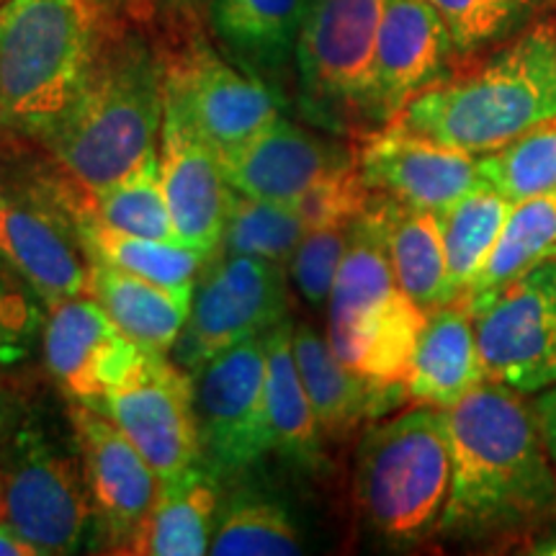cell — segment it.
Returning <instances> with one entry per match:
<instances>
[{
    "label": "cell",
    "instance_id": "obj_16",
    "mask_svg": "<svg viewBox=\"0 0 556 556\" xmlns=\"http://www.w3.org/2000/svg\"><path fill=\"white\" fill-rule=\"evenodd\" d=\"M45 364L70 402L99 409L142 356L96 299L73 296L47 307L41 336Z\"/></svg>",
    "mask_w": 556,
    "mask_h": 556
},
{
    "label": "cell",
    "instance_id": "obj_7",
    "mask_svg": "<svg viewBox=\"0 0 556 556\" xmlns=\"http://www.w3.org/2000/svg\"><path fill=\"white\" fill-rule=\"evenodd\" d=\"M384 0H312L296 41L299 106L317 127L368 131V90Z\"/></svg>",
    "mask_w": 556,
    "mask_h": 556
},
{
    "label": "cell",
    "instance_id": "obj_24",
    "mask_svg": "<svg viewBox=\"0 0 556 556\" xmlns=\"http://www.w3.org/2000/svg\"><path fill=\"white\" fill-rule=\"evenodd\" d=\"M219 479L197 464L176 477L160 479L150 516L137 528L124 554L201 556L208 554L217 528Z\"/></svg>",
    "mask_w": 556,
    "mask_h": 556
},
{
    "label": "cell",
    "instance_id": "obj_6",
    "mask_svg": "<svg viewBox=\"0 0 556 556\" xmlns=\"http://www.w3.org/2000/svg\"><path fill=\"white\" fill-rule=\"evenodd\" d=\"M157 52L165 109L176 111L217 155L242 148L281 116L278 90L222 54L199 21L168 18Z\"/></svg>",
    "mask_w": 556,
    "mask_h": 556
},
{
    "label": "cell",
    "instance_id": "obj_10",
    "mask_svg": "<svg viewBox=\"0 0 556 556\" xmlns=\"http://www.w3.org/2000/svg\"><path fill=\"white\" fill-rule=\"evenodd\" d=\"M263 338L227 348L191 371L201 467L219 482H238L274 454Z\"/></svg>",
    "mask_w": 556,
    "mask_h": 556
},
{
    "label": "cell",
    "instance_id": "obj_30",
    "mask_svg": "<svg viewBox=\"0 0 556 556\" xmlns=\"http://www.w3.org/2000/svg\"><path fill=\"white\" fill-rule=\"evenodd\" d=\"M556 255V189L513 204L495 250L464 299L467 307L490 299L513 278Z\"/></svg>",
    "mask_w": 556,
    "mask_h": 556
},
{
    "label": "cell",
    "instance_id": "obj_25",
    "mask_svg": "<svg viewBox=\"0 0 556 556\" xmlns=\"http://www.w3.org/2000/svg\"><path fill=\"white\" fill-rule=\"evenodd\" d=\"M266 402L274 454L302 475L325 469V438L294 356V323L283 319L266 332Z\"/></svg>",
    "mask_w": 556,
    "mask_h": 556
},
{
    "label": "cell",
    "instance_id": "obj_5",
    "mask_svg": "<svg viewBox=\"0 0 556 556\" xmlns=\"http://www.w3.org/2000/svg\"><path fill=\"white\" fill-rule=\"evenodd\" d=\"M451 495L446 409L417 405L371 422L353 462V503L374 536L413 546L438 533Z\"/></svg>",
    "mask_w": 556,
    "mask_h": 556
},
{
    "label": "cell",
    "instance_id": "obj_37",
    "mask_svg": "<svg viewBox=\"0 0 556 556\" xmlns=\"http://www.w3.org/2000/svg\"><path fill=\"white\" fill-rule=\"evenodd\" d=\"M353 222L356 219H336L309 227L291 255V281L312 309L328 307L340 261L351 240Z\"/></svg>",
    "mask_w": 556,
    "mask_h": 556
},
{
    "label": "cell",
    "instance_id": "obj_12",
    "mask_svg": "<svg viewBox=\"0 0 556 556\" xmlns=\"http://www.w3.org/2000/svg\"><path fill=\"white\" fill-rule=\"evenodd\" d=\"M469 312L486 379L526 397L556 384V255Z\"/></svg>",
    "mask_w": 556,
    "mask_h": 556
},
{
    "label": "cell",
    "instance_id": "obj_11",
    "mask_svg": "<svg viewBox=\"0 0 556 556\" xmlns=\"http://www.w3.org/2000/svg\"><path fill=\"white\" fill-rule=\"evenodd\" d=\"M283 319H289L283 266L217 248L197 278L191 315L170 356L186 371H197L227 348L263 338Z\"/></svg>",
    "mask_w": 556,
    "mask_h": 556
},
{
    "label": "cell",
    "instance_id": "obj_43",
    "mask_svg": "<svg viewBox=\"0 0 556 556\" xmlns=\"http://www.w3.org/2000/svg\"><path fill=\"white\" fill-rule=\"evenodd\" d=\"M528 554L556 556V523L544 528L536 539H531V544H528Z\"/></svg>",
    "mask_w": 556,
    "mask_h": 556
},
{
    "label": "cell",
    "instance_id": "obj_39",
    "mask_svg": "<svg viewBox=\"0 0 556 556\" xmlns=\"http://www.w3.org/2000/svg\"><path fill=\"white\" fill-rule=\"evenodd\" d=\"M533 413H536L541 435H544L548 456L556 467V384L539 392L536 402H533Z\"/></svg>",
    "mask_w": 556,
    "mask_h": 556
},
{
    "label": "cell",
    "instance_id": "obj_14",
    "mask_svg": "<svg viewBox=\"0 0 556 556\" xmlns=\"http://www.w3.org/2000/svg\"><path fill=\"white\" fill-rule=\"evenodd\" d=\"M458 60L454 39L430 0H384L368 90V131L397 116L451 75Z\"/></svg>",
    "mask_w": 556,
    "mask_h": 556
},
{
    "label": "cell",
    "instance_id": "obj_26",
    "mask_svg": "<svg viewBox=\"0 0 556 556\" xmlns=\"http://www.w3.org/2000/svg\"><path fill=\"white\" fill-rule=\"evenodd\" d=\"M73 208L90 263H106V266L122 268L127 274L148 278L157 287L176 291L180 296L193 299L197 278L208 258L204 250L186 248L180 242L137 238V235L119 232V229L103 225L90 212L88 189L80 186L78 180L73 186Z\"/></svg>",
    "mask_w": 556,
    "mask_h": 556
},
{
    "label": "cell",
    "instance_id": "obj_20",
    "mask_svg": "<svg viewBox=\"0 0 556 556\" xmlns=\"http://www.w3.org/2000/svg\"><path fill=\"white\" fill-rule=\"evenodd\" d=\"M312 0H208V26L235 65L283 86Z\"/></svg>",
    "mask_w": 556,
    "mask_h": 556
},
{
    "label": "cell",
    "instance_id": "obj_32",
    "mask_svg": "<svg viewBox=\"0 0 556 556\" xmlns=\"http://www.w3.org/2000/svg\"><path fill=\"white\" fill-rule=\"evenodd\" d=\"M304 552L296 520L278 500L238 490L219 507L208 554L214 556H294Z\"/></svg>",
    "mask_w": 556,
    "mask_h": 556
},
{
    "label": "cell",
    "instance_id": "obj_36",
    "mask_svg": "<svg viewBox=\"0 0 556 556\" xmlns=\"http://www.w3.org/2000/svg\"><path fill=\"white\" fill-rule=\"evenodd\" d=\"M454 39L458 60L531 29L548 0H430Z\"/></svg>",
    "mask_w": 556,
    "mask_h": 556
},
{
    "label": "cell",
    "instance_id": "obj_28",
    "mask_svg": "<svg viewBox=\"0 0 556 556\" xmlns=\"http://www.w3.org/2000/svg\"><path fill=\"white\" fill-rule=\"evenodd\" d=\"M379 201L397 287L426 312L456 302L438 212L405 206L384 197Z\"/></svg>",
    "mask_w": 556,
    "mask_h": 556
},
{
    "label": "cell",
    "instance_id": "obj_44",
    "mask_svg": "<svg viewBox=\"0 0 556 556\" xmlns=\"http://www.w3.org/2000/svg\"><path fill=\"white\" fill-rule=\"evenodd\" d=\"M9 3H11V0H0V11H3Z\"/></svg>",
    "mask_w": 556,
    "mask_h": 556
},
{
    "label": "cell",
    "instance_id": "obj_35",
    "mask_svg": "<svg viewBox=\"0 0 556 556\" xmlns=\"http://www.w3.org/2000/svg\"><path fill=\"white\" fill-rule=\"evenodd\" d=\"M479 178L513 204L556 189V119L479 157Z\"/></svg>",
    "mask_w": 556,
    "mask_h": 556
},
{
    "label": "cell",
    "instance_id": "obj_40",
    "mask_svg": "<svg viewBox=\"0 0 556 556\" xmlns=\"http://www.w3.org/2000/svg\"><path fill=\"white\" fill-rule=\"evenodd\" d=\"M0 556H41V554L31 541H26L16 528L0 518Z\"/></svg>",
    "mask_w": 556,
    "mask_h": 556
},
{
    "label": "cell",
    "instance_id": "obj_2",
    "mask_svg": "<svg viewBox=\"0 0 556 556\" xmlns=\"http://www.w3.org/2000/svg\"><path fill=\"white\" fill-rule=\"evenodd\" d=\"M127 26L111 0H11L0 11V131L41 142Z\"/></svg>",
    "mask_w": 556,
    "mask_h": 556
},
{
    "label": "cell",
    "instance_id": "obj_8",
    "mask_svg": "<svg viewBox=\"0 0 556 556\" xmlns=\"http://www.w3.org/2000/svg\"><path fill=\"white\" fill-rule=\"evenodd\" d=\"M0 261L24 278L47 307L88 296L90 258L80 240L67 173L0 180Z\"/></svg>",
    "mask_w": 556,
    "mask_h": 556
},
{
    "label": "cell",
    "instance_id": "obj_13",
    "mask_svg": "<svg viewBox=\"0 0 556 556\" xmlns=\"http://www.w3.org/2000/svg\"><path fill=\"white\" fill-rule=\"evenodd\" d=\"M150 462L160 479L201 464L193 377L170 353L144 348L135 368L99 405Z\"/></svg>",
    "mask_w": 556,
    "mask_h": 556
},
{
    "label": "cell",
    "instance_id": "obj_38",
    "mask_svg": "<svg viewBox=\"0 0 556 556\" xmlns=\"http://www.w3.org/2000/svg\"><path fill=\"white\" fill-rule=\"evenodd\" d=\"M45 299L0 261V368H13L31 356L45 336Z\"/></svg>",
    "mask_w": 556,
    "mask_h": 556
},
{
    "label": "cell",
    "instance_id": "obj_22",
    "mask_svg": "<svg viewBox=\"0 0 556 556\" xmlns=\"http://www.w3.org/2000/svg\"><path fill=\"white\" fill-rule=\"evenodd\" d=\"M484 381L475 317L467 304L451 302L428 312L409 368V400L448 409Z\"/></svg>",
    "mask_w": 556,
    "mask_h": 556
},
{
    "label": "cell",
    "instance_id": "obj_15",
    "mask_svg": "<svg viewBox=\"0 0 556 556\" xmlns=\"http://www.w3.org/2000/svg\"><path fill=\"white\" fill-rule=\"evenodd\" d=\"M70 422L103 539L111 552L124 554L155 505L157 471L122 428L99 409L75 402Z\"/></svg>",
    "mask_w": 556,
    "mask_h": 556
},
{
    "label": "cell",
    "instance_id": "obj_34",
    "mask_svg": "<svg viewBox=\"0 0 556 556\" xmlns=\"http://www.w3.org/2000/svg\"><path fill=\"white\" fill-rule=\"evenodd\" d=\"M90 212L103 225L137 238L178 242L168 199L160 180L157 155L101 191H88Z\"/></svg>",
    "mask_w": 556,
    "mask_h": 556
},
{
    "label": "cell",
    "instance_id": "obj_1",
    "mask_svg": "<svg viewBox=\"0 0 556 556\" xmlns=\"http://www.w3.org/2000/svg\"><path fill=\"white\" fill-rule=\"evenodd\" d=\"M451 495L438 536L486 544L520 536L556 510V467L526 394L486 379L446 409Z\"/></svg>",
    "mask_w": 556,
    "mask_h": 556
},
{
    "label": "cell",
    "instance_id": "obj_41",
    "mask_svg": "<svg viewBox=\"0 0 556 556\" xmlns=\"http://www.w3.org/2000/svg\"><path fill=\"white\" fill-rule=\"evenodd\" d=\"M135 26H150L157 18V0H111Z\"/></svg>",
    "mask_w": 556,
    "mask_h": 556
},
{
    "label": "cell",
    "instance_id": "obj_3",
    "mask_svg": "<svg viewBox=\"0 0 556 556\" xmlns=\"http://www.w3.org/2000/svg\"><path fill=\"white\" fill-rule=\"evenodd\" d=\"M163 114L157 45H150L144 31L131 24L39 144L62 173L88 191H101L157 155Z\"/></svg>",
    "mask_w": 556,
    "mask_h": 556
},
{
    "label": "cell",
    "instance_id": "obj_27",
    "mask_svg": "<svg viewBox=\"0 0 556 556\" xmlns=\"http://www.w3.org/2000/svg\"><path fill=\"white\" fill-rule=\"evenodd\" d=\"M88 296L106 309L124 336L157 353L173 351L191 315L189 296L106 263H90Z\"/></svg>",
    "mask_w": 556,
    "mask_h": 556
},
{
    "label": "cell",
    "instance_id": "obj_19",
    "mask_svg": "<svg viewBox=\"0 0 556 556\" xmlns=\"http://www.w3.org/2000/svg\"><path fill=\"white\" fill-rule=\"evenodd\" d=\"M157 168L178 242L214 253L225 229L229 184L219 155L176 111L165 109Z\"/></svg>",
    "mask_w": 556,
    "mask_h": 556
},
{
    "label": "cell",
    "instance_id": "obj_29",
    "mask_svg": "<svg viewBox=\"0 0 556 556\" xmlns=\"http://www.w3.org/2000/svg\"><path fill=\"white\" fill-rule=\"evenodd\" d=\"M400 291L389 255L381 201H374L353 222L351 240L340 261L328 302V325H343L364 317Z\"/></svg>",
    "mask_w": 556,
    "mask_h": 556
},
{
    "label": "cell",
    "instance_id": "obj_42",
    "mask_svg": "<svg viewBox=\"0 0 556 556\" xmlns=\"http://www.w3.org/2000/svg\"><path fill=\"white\" fill-rule=\"evenodd\" d=\"M168 11V18H193L199 21L201 13L208 11V0H157Z\"/></svg>",
    "mask_w": 556,
    "mask_h": 556
},
{
    "label": "cell",
    "instance_id": "obj_9",
    "mask_svg": "<svg viewBox=\"0 0 556 556\" xmlns=\"http://www.w3.org/2000/svg\"><path fill=\"white\" fill-rule=\"evenodd\" d=\"M0 518L41 556L80 552L99 523L80 456L21 430L0 458Z\"/></svg>",
    "mask_w": 556,
    "mask_h": 556
},
{
    "label": "cell",
    "instance_id": "obj_18",
    "mask_svg": "<svg viewBox=\"0 0 556 556\" xmlns=\"http://www.w3.org/2000/svg\"><path fill=\"white\" fill-rule=\"evenodd\" d=\"M219 163L229 189L253 199L296 204L319 180L356 165V152L278 116L242 148L219 155Z\"/></svg>",
    "mask_w": 556,
    "mask_h": 556
},
{
    "label": "cell",
    "instance_id": "obj_23",
    "mask_svg": "<svg viewBox=\"0 0 556 556\" xmlns=\"http://www.w3.org/2000/svg\"><path fill=\"white\" fill-rule=\"evenodd\" d=\"M426 317L428 312L400 289L364 317L328 325V340L332 353L371 384L407 392L409 368Z\"/></svg>",
    "mask_w": 556,
    "mask_h": 556
},
{
    "label": "cell",
    "instance_id": "obj_31",
    "mask_svg": "<svg viewBox=\"0 0 556 556\" xmlns=\"http://www.w3.org/2000/svg\"><path fill=\"white\" fill-rule=\"evenodd\" d=\"M510 212L513 201L497 193L492 186H486L484 180L467 197L458 199L456 204L438 212L443 245H446L451 289H454L456 302L464 299L479 270L484 268L500 235H503Z\"/></svg>",
    "mask_w": 556,
    "mask_h": 556
},
{
    "label": "cell",
    "instance_id": "obj_17",
    "mask_svg": "<svg viewBox=\"0 0 556 556\" xmlns=\"http://www.w3.org/2000/svg\"><path fill=\"white\" fill-rule=\"evenodd\" d=\"M356 163L368 191L428 212H443L482 184L477 155L397 124L366 131Z\"/></svg>",
    "mask_w": 556,
    "mask_h": 556
},
{
    "label": "cell",
    "instance_id": "obj_4",
    "mask_svg": "<svg viewBox=\"0 0 556 556\" xmlns=\"http://www.w3.org/2000/svg\"><path fill=\"white\" fill-rule=\"evenodd\" d=\"M548 119H556V29L531 26L417 96L392 124L482 157Z\"/></svg>",
    "mask_w": 556,
    "mask_h": 556
},
{
    "label": "cell",
    "instance_id": "obj_33",
    "mask_svg": "<svg viewBox=\"0 0 556 556\" xmlns=\"http://www.w3.org/2000/svg\"><path fill=\"white\" fill-rule=\"evenodd\" d=\"M307 229L309 222L296 204L253 199L232 189L219 250L253 255L287 268Z\"/></svg>",
    "mask_w": 556,
    "mask_h": 556
},
{
    "label": "cell",
    "instance_id": "obj_21",
    "mask_svg": "<svg viewBox=\"0 0 556 556\" xmlns=\"http://www.w3.org/2000/svg\"><path fill=\"white\" fill-rule=\"evenodd\" d=\"M294 356L325 441H345L361 422L381 417L407 392L371 384L332 353L315 325L294 323Z\"/></svg>",
    "mask_w": 556,
    "mask_h": 556
}]
</instances>
